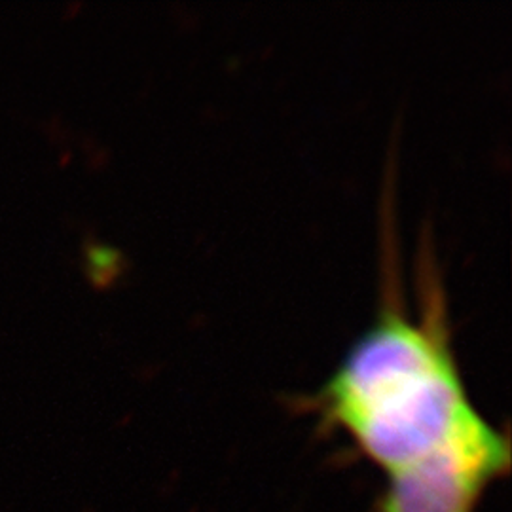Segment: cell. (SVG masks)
I'll list each match as a JSON object with an SVG mask.
<instances>
[{
	"label": "cell",
	"mask_w": 512,
	"mask_h": 512,
	"mask_svg": "<svg viewBox=\"0 0 512 512\" xmlns=\"http://www.w3.org/2000/svg\"><path fill=\"white\" fill-rule=\"evenodd\" d=\"M420 274L412 308L391 270L376 319L308 406L382 471L376 512H478L511 442L467 391L435 268Z\"/></svg>",
	"instance_id": "obj_1"
}]
</instances>
